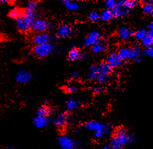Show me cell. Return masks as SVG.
Wrapping results in <instances>:
<instances>
[{
  "instance_id": "cell-8",
  "label": "cell",
  "mask_w": 153,
  "mask_h": 149,
  "mask_svg": "<svg viewBox=\"0 0 153 149\" xmlns=\"http://www.w3.org/2000/svg\"><path fill=\"white\" fill-rule=\"evenodd\" d=\"M74 33L72 26L68 23L60 25L56 29V37L59 39H65L70 37Z\"/></svg>"
},
{
  "instance_id": "cell-12",
  "label": "cell",
  "mask_w": 153,
  "mask_h": 149,
  "mask_svg": "<svg viewBox=\"0 0 153 149\" xmlns=\"http://www.w3.org/2000/svg\"><path fill=\"white\" fill-rule=\"evenodd\" d=\"M101 35L98 31H94L90 32L84 39L82 43L83 45L85 47H91L101 40Z\"/></svg>"
},
{
  "instance_id": "cell-5",
  "label": "cell",
  "mask_w": 153,
  "mask_h": 149,
  "mask_svg": "<svg viewBox=\"0 0 153 149\" xmlns=\"http://www.w3.org/2000/svg\"><path fill=\"white\" fill-rule=\"evenodd\" d=\"M118 54L122 61L134 60L136 58L140 57L141 50L137 45L132 47H123L119 50Z\"/></svg>"
},
{
  "instance_id": "cell-3",
  "label": "cell",
  "mask_w": 153,
  "mask_h": 149,
  "mask_svg": "<svg viewBox=\"0 0 153 149\" xmlns=\"http://www.w3.org/2000/svg\"><path fill=\"white\" fill-rule=\"evenodd\" d=\"M85 128L91 132H93L95 138L98 140H102L106 138L111 133L112 128L109 125L100 121H91L85 125Z\"/></svg>"
},
{
  "instance_id": "cell-40",
  "label": "cell",
  "mask_w": 153,
  "mask_h": 149,
  "mask_svg": "<svg viewBox=\"0 0 153 149\" xmlns=\"http://www.w3.org/2000/svg\"><path fill=\"white\" fill-rule=\"evenodd\" d=\"M4 149H17L16 148H15V147H6Z\"/></svg>"
},
{
  "instance_id": "cell-28",
  "label": "cell",
  "mask_w": 153,
  "mask_h": 149,
  "mask_svg": "<svg viewBox=\"0 0 153 149\" xmlns=\"http://www.w3.org/2000/svg\"><path fill=\"white\" fill-rule=\"evenodd\" d=\"M139 4V2L135 1V0H128V1H124L123 7L126 8V9H131L135 8Z\"/></svg>"
},
{
  "instance_id": "cell-18",
  "label": "cell",
  "mask_w": 153,
  "mask_h": 149,
  "mask_svg": "<svg viewBox=\"0 0 153 149\" xmlns=\"http://www.w3.org/2000/svg\"><path fill=\"white\" fill-rule=\"evenodd\" d=\"M39 6V2L36 1H29L25 10V15L36 17V14Z\"/></svg>"
},
{
  "instance_id": "cell-9",
  "label": "cell",
  "mask_w": 153,
  "mask_h": 149,
  "mask_svg": "<svg viewBox=\"0 0 153 149\" xmlns=\"http://www.w3.org/2000/svg\"><path fill=\"white\" fill-rule=\"evenodd\" d=\"M57 143L60 149H77L79 145L72 138L67 136H60L57 140Z\"/></svg>"
},
{
  "instance_id": "cell-20",
  "label": "cell",
  "mask_w": 153,
  "mask_h": 149,
  "mask_svg": "<svg viewBox=\"0 0 153 149\" xmlns=\"http://www.w3.org/2000/svg\"><path fill=\"white\" fill-rule=\"evenodd\" d=\"M25 15V10L22 9L19 7H14L12 8L9 12L8 16L9 17L15 20H17L21 18Z\"/></svg>"
},
{
  "instance_id": "cell-23",
  "label": "cell",
  "mask_w": 153,
  "mask_h": 149,
  "mask_svg": "<svg viewBox=\"0 0 153 149\" xmlns=\"http://www.w3.org/2000/svg\"><path fill=\"white\" fill-rule=\"evenodd\" d=\"M51 113V110L50 107H49L48 106L46 105H41L38 108L36 112V114L37 115L44 116V117H49Z\"/></svg>"
},
{
  "instance_id": "cell-30",
  "label": "cell",
  "mask_w": 153,
  "mask_h": 149,
  "mask_svg": "<svg viewBox=\"0 0 153 149\" xmlns=\"http://www.w3.org/2000/svg\"><path fill=\"white\" fill-rule=\"evenodd\" d=\"M79 89V87H78V86L73 85V84H69L66 86L64 87V91L67 94H72L78 91Z\"/></svg>"
},
{
  "instance_id": "cell-37",
  "label": "cell",
  "mask_w": 153,
  "mask_h": 149,
  "mask_svg": "<svg viewBox=\"0 0 153 149\" xmlns=\"http://www.w3.org/2000/svg\"><path fill=\"white\" fill-rule=\"evenodd\" d=\"M103 149H111V146L109 144H106V145H104L103 146Z\"/></svg>"
},
{
  "instance_id": "cell-19",
  "label": "cell",
  "mask_w": 153,
  "mask_h": 149,
  "mask_svg": "<svg viewBox=\"0 0 153 149\" xmlns=\"http://www.w3.org/2000/svg\"><path fill=\"white\" fill-rule=\"evenodd\" d=\"M81 106L79 100L73 98H69L65 103V108L68 111H74L78 110Z\"/></svg>"
},
{
  "instance_id": "cell-21",
  "label": "cell",
  "mask_w": 153,
  "mask_h": 149,
  "mask_svg": "<svg viewBox=\"0 0 153 149\" xmlns=\"http://www.w3.org/2000/svg\"><path fill=\"white\" fill-rule=\"evenodd\" d=\"M114 19H119L126 16L129 13V10L126 9L123 7H116L112 10Z\"/></svg>"
},
{
  "instance_id": "cell-26",
  "label": "cell",
  "mask_w": 153,
  "mask_h": 149,
  "mask_svg": "<svg viewBox=\"0 0 153 149\" xmlns=\"http://www.w3.org/2000/svg\"><path fill=\"white\" fill-rule=\"evenodd\" d=\"M143 11L144 13L148 16H152L153 15V3L151 1L146 2L143 4Z\"/></svg>"
},
{
  "instance_id": "cell-10",
  "label": "cell",
  "mask_w": 153,
  "mask_h": 149,
  "mask_svg": "<svg viewBox=\"0 0 153 149\" xmlns=\"http://www.w3.org/2000/svg\"><path fill=\"white\" fill-rule=\"evenodd\" d=\"M34 76L33 73L29 70L22 69L19 70L15 75V80L18 83L26 84L31 82Z\"/></svg>"
},
{
  "instance_id": "cell-13",
  "label": "cell",
  "mask_w": 153,
  "mask_h": 149,
  "mask_svg": "<svg viewBox=\"0 0 153 149\" xmlns=\"http://www.w3.org/2000/svg\"><path fill=\"white\" fill-rule=\"evenodd\" d=\"M53 40V36L48 33L36 34L32 39V42L34 46L51 43Z\"/></svg>"
},
{
  "instance_id": "cell-27",
  "label": "cell",
  "mask_w": 153,
  "mask_h": 149,
  "mask_svg": "<svg viewBox=\"0 0 153 149\" xmlns=\"http://www.w3.org/2000/svg\"><path fill=\"white\" fill-rule=\"evenodd\" d=\"M148 35V33L146 29H139L134 34V36L136 40L141 41H142Z\"/></svg>"
},
{
  "instance_id": "cell-6",
  "label": "cell",
  "mask_w": 153,
  "mask_h": 149,
  "mask_svg": "<svg viewBox=\"0 0 153 149\" xmlns=\"http://www.w3.org/2000/svg\"><path fill=\"white\" fill-rule=\"evenodd\" d=\"M36 19V17L24 15L21 18L15 20V25L20 32L25 33L31 30L32 25Z\"/></svg>"
},
{
  "instance_id": "cell-14",
  "label": "cell",
  "mask_w": 153,
  "mask_h": 149,
  "mask_svg": "<svg viewBox=\"0 0 153 149\" xmlns=\"http://www.w3.org/2000/svg\"><path fill=\"white\" fill-rule=\"evenodd\" d=\"M70 119L69 114L67 112H62L59 113L54 119L53 123L54 125L59 128H62L67 125Z\"/></svg>"
},
{
  "instance_id": "cell-11",
  "label": "cell",
  "mask_w": 153,
  "mask_h": 149,
  "mask_svg": "<svg viewBox=\"0 0 153 149\" xmlns=\"http://www.w3.org/2000/svg\"><path fill=\"white\" fill-rule=\"evenodd\" d=\"M86 55L87 54L84 51L79 50L75 46H72L69 50L67 58L68 61L73 62L85 59Z\"/></svg>"
},
{
  "instance_id": "cell-2",
  "label": "cell",
  "mask_w": 153,
  "mask_h": 149,
  "mask_svg": "<svg viewBox=\"0 0 153 149\" xmlns=\"http://www.w3.org/2000/svg\"><path fill=\"white\" fill-rule=\"evenodd\" d=\"M134 141V137L126 129L120 128L115 131L114 137L110 141L111 149H122Z\"/></svg>"
},
{
  "instance_id": "cell-16",
  "label": "cell",
  "mask_w": 153,
  "mask_h": 149,
  "mask_svg": "<svg viewBox=\"0 0 153 149\" xmlns=\"http://www.w3.org/2000/svg\"><path fill=\"white\" fill-rule=\"evenodd\" d=\"M122 59L117 53H110L106 59V63L108 64L112 69L117 68L121 66Z\"/></svg>"
},
{
  "instance_id": "cell-38",
  "label": "cell",
  "mask_w": 153,
  "mask_h": 149,
  "mask_svg": "<svg viewBox=\"0 0 153 149\" xmlns=\"http://www.w3.org/2000/svg\"><path fill=\"white\" fill-rule=\"evenodd\" d=\"M10 1H0V4H9L10 3Z\"/></svg>"
},
{
  "instance_id": "cell-25",
  "label": "cell",
  "mask_w": 153,
  "mask_h": 149,
  "mask_svg": "<svg viewBox=\"0 0 153 149\" xmlns=\"http://www.w3.org/2000/svg\"><path fill=\"white\" fill-rule=\"evenodd\" d=\"M100 20L103 22H109L112 19H114L113 13L111 10L106 9L101 12L100 14Z\"/></svg>"
},
{
  "instance_id": "cell-17",
  "label": "cell",
  "mask_w": 153,
  "mask_h": 149,
  "mask_svg": "<svg viewBox=\"0 0 153 149\" xmlns=\"http://www.w3.org/2000/svg\"><path fill=\"white\" fill-rule=\"evenodd\" d=\"M117 34L120 39L123 41H126L131 38L133 33L130 28L126 26H123L118 29Z\"/></svg>"
},
{
  "instance_id": "cell-31",
  "label": "cell",
  "mask_w": 153,
  "mask_h": 149,
  "mask_svg": "<svg viewBox=\"0 0 153 149\" xmlns=\"http://www.w3.org/2000/svg\"><path fill=\"white\" fill-rule=\"evenodd\" d=\"M88 19L91 22H96L100 19V13L95 11H92L88 14Z\"/></svg>"
},
{
  "instance_id": "cell-7",
  "label": "cell",
  "mask_w": 153,
  "mask_h": 149,
  "mask_svg": "<svg viewBox=\"0 0 153 149\" xmlns=\"http://www.w3.org/2000/svg\"><path fill=\"white\" fill-rule=\"evenodd\" d=\"M50 28L51 24L47 20L42 18H36L32 25L31 30L36 34H40L47 33Z\"/></svg>"
},
{
  "instance_id": "cell-4",
  "label": "cell",
  "mask_w": 153,
  "mask_h": 149,
  "mask_svg": "<svg viewBox=\"0 0 153 149\" xmlns=\"http://www.w3.org/2000/svg\"><path fill=\"white\" fill-rule=\"evenodd\" d=\"M56 50V46L51 42L34 46L32 53L38 58H45L53 54Z\"/></svg>"
},
{
  "instance_id": "cell-15",
  "label": "cell",
  "mask_w": 153,
  "mask_h": 149,
  "mask_svg": "<svg viewBox=\"0 0 153 149\" xmlns=\"http://www.w3.org/2000/svg\"><path fill=\"white\" fill-rule=\"evenodd\" d=\"M34 125L38 129H44L48 127L50 124L49 117H44L36 115L33 119Z\"/></svg>"
},
{
  "instance_id": "cell-33",
  "label": "cell",
  "mask_w": 153,
  "mask_h": 149,
  "mask_svg": "<svg viewBox=\"0 0 153 149\" xmlns=\"http://www.w3.org/2000/svg\"><path fill=\"white\" fill-rule=\"evenodd\" d=\"M92 91L95 94H101L104 91V89L103 87L99 86H97L93 87L92 89Z\"/></svg>"
},
{
  "instance_id": "cell-39",
  "label": "cell",
  "mask_w": 153,
  "mask_h": 149,
  "mask_svg": "<svg viewBox=\"0 0 153 149\" xmlns=\"http://www.w3.org/2000/svg\"><path fill=\"white\" fill-rule=\"evenodd\" d=\"M134 61L135 63H140L141 61V59H140V57H138V58H136L135 59H134Z\"/></svg>"
},
{
  "instance_id": "cell-24",
  "label": "cell",
  "mask_w": 153,
  "mask_h": 149,
  "mask_svg": "<svg viewBox=\"0 0 153 149\" xmlns=\"http://www.w3.org/2000/svg\"><path fill=\"white\" fill-rule=\"evenodd\" d=\"M105 48H105V44L101 40L91 47V51H92L93 53L94 54L102 53L105 50Z\"/></svg>"
},
{
  "instance_id": "cell-1",
  "label": "cell",
  "mask_w": 153,
  "mask_h": 149,
  "mask_svg": "<svg viewBox=\"0 0 153 149\" xmlns=\"http://www.w3.org/2000/svg\"><path fill=\"white\" fill-rule=\"evenodd\" d=\"M112 69L107 63L94 65L89 69L87 78L90 81H95L100 84H105L109 81Z\"/></svg>"
},
{
  "instance_id": "cell-29",
  "label": "cell",
  "mask_w": 153,
  "mask_h": 149,
  "mask_svg": "<svg viewBox=\"0 0 153 149\" xmlns=\"http://www.w3.org/2000/svg\"><path fill=\"white\" fill-rule=\"evenodd\" d=\"M142 43L143 45L146 48L153 47V37L148 35L142 41Z\"/></svg>"
},
{
  "instance_id": "cell-22",
  "label": "cell",
  "mask_w": 153,
  "mask_h": 149,
  "mask_svg": "<svg viewBox=\"0 0 153 149\" xmlns=\"http://www.w3.org/2000/svg\"><path fill=\"white\" fill-rule=\"evenodd\" d=\"M62 3L65 6V7L71 12L77 11L80 8V4L78 3L75 1H62Z\"/></svg>"
},
{
  "instance_id": "cell-34",
  "label": "cell",
  "mask_w": 153,
  "mask_h": 149,
  "mask_svg": "<svg viewBox=\"0 0 153 149\" xmlns=\"http://www.w3.org/2000/svg\"><path fill=\"white\" fill-rule=\"evenodd\" d=\"M144 53H145V55H146V56H148L149 57H153V47L146 48L145 50Z\"/></svg>"
},
{
  "instance_id": "cell-32",
  "label": "cell",
  "mask_w": 153,
  "mask_h": 149,
  "mask_svg": "<svg viewBox=\"0 0 153 149\" xmlns=\"http://www.w3.org/2000/svg\"><path fill=\"white\" fill-rule=\"evenodd\" d=\"M105 6L107 9L112 10L117 7V1H114V0H108V1L105 2Z\"/></svg>"
},
{
  "instance_id": "cell-35",
  "label": "cell",
  "mask_w": 153,
  "mask_h": 149,
  "mask_svg": "<svg viewBox=\"0 0 153 149\" xmlns=\"http://www.w3.org/2000/svg\"><path fill=\"white\" fill-rule=\"evenodd\" d=\"M148 35L153 37V22H151L148 25Z\"/></svg>"
},
{
  "instance_id": "cell-36",
  "label": "cell",
  "mask_w": 153,
  "mask_h": 149,
  "mask_svg": "<svg viewBox=\"0 0 153 149\" xmlns=\"http://www.w3.org/2000/svg\"><path fill=\"white\" fill-rule=\"evenodd\" d=\"M78 77H79V74L76 72H73L70 74V78L72 80H76Z\"/></svg>"
}]
</instances>
